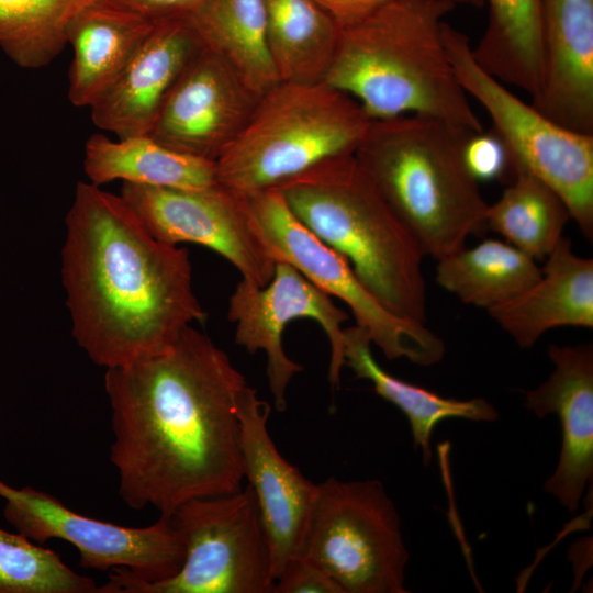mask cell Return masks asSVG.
Returning a JSON list of instances; mask_svg holds the SVG:
<instances>
[{
    "label": "cell",
    "mask_w": 593,
    "mask_h": 593,
    "mask_svg": "<svg viewBox=\"0 0 593 593\" xmlns=\"http://www.w3.org/2000/svg\"><path fill=\"white\" fill-rule=\"evenodd\" d=\"M488 24L475 46L477 63L506 86L533 100L541 80L542 0H485Z\"/></svg>",
    "instance_id": "obj_24"
},
{
    "label": "cell",
    "mask_w": 593,
    "mask_h": 593,
    "mask_svg": "<svg viewBox=\"0 0 593 593\" xmlns=\"http://www.w3.org/2000/svg\"><path fill=\"white\" fill-rule=\"evenodd\" d=\"M372 119L325 81L278 82L215 160L216 181L242 194L273 188L336 156L354 154Z\"/></svg>",
    "instance_id": "obj_6"
},
{
    "label": "cell",
    "mask_w": 593,
    "mask_h": 593,
    "mask_svg": "<svg viewBox=\"0 0 593 593\" xmlns=\"http://www.w3.org/2000/svg\"><path fill=\"white\" fill-rule=\"evenodd\" d=\"M571 219L561 197L533 174L517 169L486 211V227L537 260H545Z\"/></svg>",
    "instance_id": "obj_27"
},
{
    "label": "cell",
    "mask_w": 593,
    "mask_h": 593,
    "mask_svg": "<svg viewBox=\"0 0 593 593\" xmlns=\"http://www.w3.org/2000/svg\"><path fill=\"white\" fill-rule=\"evenodd\" d=\"M301 556L343 593H404L409 560L400 516L379 480L317 483Z\"/></svg>",
    "instance_id": "obj_9"
},
{
    "label": "cell",
    "mask_w": 593,
    "mask_h": 593,
    "mask_svg": "<svg viewBox=\"0 0 593 593\" xmlns=\"http://www.w3.org/2000/svg\"><path fill=\"white\" fill-rule=\"evenodd\" d=\"M273 188L390 312L426 322L425 256L354 154L328 158Z\"/></svg>",
    "instance_id": "obj_5"
},
{
    "label": "cell",
    "mask_w": 593,
    "mask_h": 593,
    "mask_svg": "<svg viewBox=\"0 0 593 593\" xmlns=\"http://www.w3.org/2000/svg\"><path fill=\"white\" fill-rule=\"evenodd\" d=\"M65 224L61 281L71 334L96 365L159 354L205 321L188 250L152 236L121 195L79 182Z\"/></svg>",
    "instance_id": "obj_2"
},
{
    "label": "cell",
    "mask_w": 593,
    "mask_h": 593,
    "mask_svg": "<svg viewBox=\"0 0 593 593\" xmlns=\"http://www.w3.org/2000/svg\"><path fill=\"white\" fill-rule=\"evenodd\" d=\"M156 22L190 16L203 0H112Z\"/></svg>",
    "instance_id": "obj_32"
},
{
    "label": "cell",
    "mask_w": 593,
    "mask_h": 593,
    "mask_svg": "<svg viewBox=\"0 0 593 593\" xmlns=\"http://www.w3.org/2000/svg\"><path fill=\"white\" fill-rule=\"evenodd\" d=\"M188 18L204 46L258 97L280 82L268 46L264 0H203Z\"/></svg>",
    "instance_id": "obj_23"
},
{
    "label": "cell",
    "mask_w": 593,
    "mask_h": 593,
    "mask_svg": "<svg viewBox=\"0 0 593 593\" xmlns=\"http://www.w3.org/2000/svg\"><path fill=\"white\" fill-rule=\"evenodd\" d=\"M269 414V404L248 385L237 406L243 472L258 503L276 582L287 563L301 555L317 484L278 451L267 428Z\"/></svg>",
    "instance_id": "obj_15"
},
{
    "label": "cell",
    "mask_w": 593,
    "mask_h": 593,
    "mask_svg": "<svg viewBox=\"0 0 593 593\" xmlns=\"http://www.w3.org/2000/svg\"><path fill=\"white\" fill-rule=\"evenodd\" d=\"M83 169L89 182L127 183L183 189L217 183L215 161L174 150L149 135L114 141L91 135L85 145Z\"/></svg>",
    "instance_id": "obj_21"
},
{
    "label": "cell",
    "mask_w": 593,
    "mask_h": 593,
    "mask_svg": "<svg viewBox=\"0 0 593 593\" xmlns=\"http://www.w3.org/2000/svg\"><path fill=\"white\" fill-rule=\"evenodd\" d=\"M169 517L184 546L180 570L147 582L114 568L97 593H273L271 551L249 484L191 499Z\"/></svg>",
    "instance_id": "obj_7"
},
{
    "label": "cell",
    "mask_w": 593,
    "mask_h": 593,
    "mask_svg": "<svg viewBox=\"0 0 593 593\" xmlns=\"http://www.w3.org/2000/svg\"><path fill=\"white\" fill-rule=\"evenodd\" d=\"M545 260L535 283L488 310L522 348L532 347L551 328L593 327V260L577 255L563 236Z\"/></svg>",
    "instance_id": "obj_19"
},
{
    "label": "cell",
    "mask_w": 593,
    "mask_h": 593,
    "mask_svg": "<svg viewBox=\"0 0 593 593\" xmlns=\"http://www.w3.org/2000/svg\"><path fill=\"white\" fill-rule=\"evenodd\" d=\"M97 588L56 551L0 527V593H97Z\"/></svg>",
    "instance_id": "obj_29"
},
{
    "label": "cell",
    "mask_w": 593,
    "mask_h": 593,
    "mask_svg": "<svg viewBox=\"0 0 593 593\" xmlns=\"http://www.w3.org/2000/svg\"><path fill=\"white\" fill-rule=\"evenodd\" d=\"M452 4L455 8L457 5H468L472 8H482L485 4V0H443Z\"/></svg>",
    "instance_id": "obj_34"
},
{
    "label": "cell",
    "mask_w": 593,
    "mask_h": 593,
    "mask_svg": "<svg viewBox=\"0 0 593 593\" xmlns=\"http://www.w3.org/2000/svg\"><path fill=\"white\" fill-rule=\"evenodd\" d=\"M154 23L112 0H93L81 8L66 30L74 52L70 102L90 108L118 78Z\"/></svg>",
    "instance_id": "obj_20"
},
{
    "label": "cell",
    "mask_w": 593,
    "mask_h": 593,
    "mask_svg": "<svg viewBox=\"0 0 593 593\" xmlns=\"http://www.w3.org/2000/svg\"><path fill=\"white\" fill-rule=\"evenodd\" d=\"M300 317L316 321L325 332L331 345L328 381L332 388L338 387L345 366L342 325L348 315L295 267L279 260L267 286L260 288L242 279L230 298L227 318L235 324V343L251 355L266 353L268 384L280 412L287 407L286 394L293 376L303 370L282 346L286 326Z\"/></svg>",
    "instance_id": "obj_13"
},
{
    "label": "cell",
    "mask_w": 593,
    "mask_h": 593,
    "mask_svg": "<svg viewBox=\"0 0 593 593\" xmlns=\"http://www.w3.org/2000/svg\"><path fill=\"white\" fill-rule=\"evenodd\" d=\"M273 593H343L336 582L315 562L296 556L283 568Z\"/></svg>",
    "instance_id": "obj_31"
},
{
    "label": "cell",
    "mask_w": 593,
    "mask_h": 593,
    "mask_svg": "<svg viewBox=\"0 0 593 593\" xmlns=\"http://www.w3.org/2000/svg\"><path fill=\"white\" fill-rule=\"evenodd\" d=\"M454 9L443 0H390L340 27L324 81L372 120L419 114L482 132L445 45L444 18Z\"/></svg>",
    "instance_id": "obj_3"
},
{
    "label": "cell",
    "mask_w": 593,
    "mask_h": 593,
    "mask_svg": "<svg viewBox=\"0 0 593 593\" xmlns=\"http://www.w3.org/2000/svg\"><path fill=\"white\" fill-rule=\"evenodd\" d=\"M245 195L276 260L289 262L329 296L349 306L356 325L389 360L406 358L419 366L441 360L444 342L425 323L390 312L358 279L346 258L292 214L276 188Z\"/></svg>",
    "instance_id": "obj_10"
},
{
    "label": "cell",
    "mask_w": 593,
    "mask_h": 593,
    "mask_svg": "<svg viewBox=\"0 0 593 593\" xmlns=\"http://www.w3.org/2000/svg\"><path fill=\"white\" fill-rule=\"evenodd\" d=\"M227 354L191 325L164 351L108 368L110 461L133 510L169 516L244 479L238 401L248 387Z\"/></svg>",
    "instance_id": "obj_1"
},
{
    "label": "cell",
    "mask_w": 593,
    "mask_h": 593,
    "mask_svg": "<svg viewBox=\"0 0 593 593\" xmlns=\"http://www.w3.org/2000/svg\"><path fill=\"white\" fill-rule=\"evenodd\" d=\"M445 45L468 97L485 110L505 145L512 174L522 169L549 184L583 236L593 239V135L561 126L511 92L474 59L467 34L443 24Z\"/></svg>",
    "instance_id": "obj_8"
},
{
    "label": "cell",
    "mask_w": 593,
    "mask_h": 593,
    "mask_svg": "<svg viewBox=\"0 0 593 593\" xmlns=\"http://www.w3.org/2000/svg\"><path fill=\"white\" fill-rule=\"evenodd\" d=\"M203 47L189 18L156 21L118 78L90 107L93 123L118 138L148 135L169 92Z\"/></svg>",
    "instance_id": "obj_16"
},
{
    "label": "cell",
    "mask_w": 593,
    "mask_h": 593,
    "mask_svg": "<svg viewBox=\"0 0 593 593\" xmlns=\"http://www.w3.org/2000/svg\"><path fill=\"white\" fill-rule=\"evenodd\" d=\"M532 105L593 135V0H542L541 80Z\"/></svg>",
    "instance_id": "obj_18"
},
{
    "label": "cell",
    "mask_w": 593,
    "mask_h": 593,
    "mask_svg": "<svg viewBox=\"0 0 593 593\" xmlns=\"http://www.w3.org/2000/svg\"><path fill=\"white\" fill-rule=\"evenodd\" d=\"M548 355L555 369L539 387L525 392V406L539 418L559 417V462L544 490L573 513L593 477V346L551 344Z\"/></svg>",
    "instance_id": "obj_17"
},
{
    "label": "cell",
    "mask_w": 593,
    "mask_h": 593,
    "mask_svg": "<svg viewBox=\"0 0 593 593\" xmlns=\"http://www.w3.org/2000/svg\"><path fill=\"white\" fill-rule=\"evenodd\" d=\"M368 333L355 325L344 328L345 366L357 378L369 380L374 391L398 406L407 417L414 448H419L425 465L432 459L430 438L437 424L446 418L494 422L495 407L482 398L458 400L444 398L425 388L409 383L387 372L374 359Z\"/></svg>",
    "instance_id": "obj_22"
},
{
    "label": "cell",
    "mask_w": 593,
    "mask_h": 593,
    "mask_svg": "<svg viewBox=\"0 0 593 593\" xmlns=\"http://www.w3.org/2000/svg\"><path fill=\"white\" fill-rule=\"evenodd\" d=\"M340 27L355 24L390 0H313Z\"/></svg>",
    "instance_id": "obj_33"
},
{
    "label": "cell",
    "mask_w": 593,
    "mask_h": 593,
    "mask_svg": "<svg viewBox=\"0 0 593 593\" xmlns=\"http://www.w3.org/2000/svg\"><path fill=\"white\" fill-rule=\"evenodd\" d=\"M3 516L16 533L35 544L58 538L75 546L79 566L157 582L175 575L184 560L183 542L169 516L147 527H124L80 515L53 495L31 486L16 489L0 480Z\"/></svg>",
    "instance_id": "obj_11"
},
{
    "label": "cell",
    "mask_w": 593,
    "mask_h": 593,
    "mask_svg": "<svg viewBox=\"0 0 593 593\" xmlns=\"http://www.w3.org/2000/svg\"><path fill=\"white\" fill-rule=\"evenodd\" d=\"M121 197L156 239L205 246L250 284L271 280L277 260L245 194L220 183L183 189L123 182Z\"/></svg>",
    "instance_id": "obj_12"
},
{
    "label": "cell",
    "mask_w": 593,
    "mask_h": 593,
    "mask_svg": "<svg viewBox=\"0 0 593 593\" xmlns=\"http://www.w3.org/2000/svg\"><path fill=\"white\" fill-rule=\"evenodd\" d=\"M474 131L419 114L372 120L355 157L424 256L438 260L486 227L463 150Z\"/></svg>",
    "instance_id": "obj_4"
},
{
    "label": "cell",
    "mask_w": 593,
    "mask_h": 593,
    "mask_svg": "<svg viewBox=\"0 0 593 593\" xmlns=\"http://www.w3.org/2000/svg\"><path fill=\"white\" fill-rule=\"evenodd\" d=\"M93 0H0V48L19 67L42 68L67 44L71 18Z\"/></svg>",
    "instance_id": "obj_28"
},
{
    "label": "cell",
    "mask_w": 593,
    "mask_h": 593,
    "mask_svg": "<svg viewBox=\"0 0 593 593\" xmlns=\"http://www.w3.org/2000/svg\"><path fill=\"white\" fill-rule=\"evenodd\" d=\"M541 276L536 260L507 242L484 239L437 260L435 280L465 304L488 310L508 302Z\"/></svg>",
    "instance_id": "obj_25"
},
{
    "label": "cell",
    "mask_w": 593,
    "mask_h": 593,
    "mask_svg": "<svg viewBox=\"0 0 593 593\" xmlns=\"http://www.w3.org/2000/svg\"><path fill=\"white\" fill-rule=\"evenodd\" d=\"M259 99L204 46L169 92L148 135L174 150L215 161L246 126Z\"/></svg>",
    "instance_id": "obj_14"
},
{
    "label": "cell",
    "mask_w": 593,
    "mask_h": 593,
    "mask_svg": "<svg viewBox=\"0 0 593 593\" xmlns=\"http://www.w3.org/2000/svg\"><path fill=\"white\" fill-rule=\"evenodd\" d=\"M269 51L283 82L324 81L340 26L313 0H264Z\"/></svg>",
    "instance_id": "obj_26"
},
{
    "label": "cell",
    "mask_w": 593,
    "mask_h": 593,
    "mask_svg": "<svg viewBox=\"0 0 593 593\" xmlns=\"http://www.w3.org/2000/svg\"><path fill=\"white\" fill-rule=\"evenodd\" d=\"M463 157L477 181L501 180L512 172L507 149L492 131L472 133L465 145Z\"/></svg>",
    "instance_id": "obj_30"
}]
</instances>
